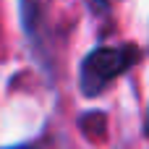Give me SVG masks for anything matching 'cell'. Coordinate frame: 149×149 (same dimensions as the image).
Listing matches in <instances>:
<instances>
[{
    "instance_id": "1",
    "label": "cell",
    "mask_w": 149,
    "mask_h": 149,
    "mask_svg": "<svg viewBox=\"0 0 149 149\" xmlns=\"http://www.w3.org/2000/svg\"><path fill=\"white\" fill-rule=\"evenodd\" d=\"M139 58L136 45H100L79 65V89L84 97H100L115 79L128 73Z\"/></svg>"
},
{
    "instance_id": "2",
    "label": "cell",
    "mask_w": 149,
    "mask_h": 149,
    "mask_svg": "<svg viewBox=\"0 0 149 149\" xmlns=\"http://www.w3.org/2000/svg\"><path fill=\"white\" fill-rule=\"evenodd\" d=\"M18 16H21V29L39 60L47 63L45 58V8L42 0H18Z\"/></svg>"
},
{
    "instance_id": "3",
    "label": "cell",
    "mask_w": 149,
    "mask_h": 149,
    "mask_svg": "<svg viewBox=\"0 0 149 149\" xmlns=\"http://www.w3.org/2000/svg\"><path fill=\"white\" fill-rule=\"evenodd\" d=\"M79 126H81V131L89 136V139H102L105 136V126H107V115L105 113H86V115H81L79 118Z\"/></svg>"
},
{
    "instance_id": "4",
    "label": "cell",
    "mask_w": 149,
    "mask_h": 149,
    "mask_svg": "<svg viewBox=\"0 0 149 149\" xmlns=\"http://www.w3.org/2000/svg\"><path fill=\"white\" fill-rule=\"evenodd\" d=\"M89 8L94 13H110V0H89Z\"/></svg>"
},
{
    "instance_id": "5",
    "label": "cell",
    "mask_w": 149,
    "mask_h": 149,
    "mask_svg": "<svg viewBox=\"0 0 149 149\" xmlns=\"http://www.w3.org/2000/svg\"><path fill=\"white\" fill-rule=\"evenodd\" d=\"M144 136H149V110H147V120H144Z\"/></svg>"
},
{
    "instance_id": "6",
    "label": "cell",
    "mask_w": 149,
    "mask_h": 149,
    "mask_svg": "<svg viewBox=\"0 0 149 149\" xmlns=\"http://www.w3.org/2000/svg\"><path fill=\"white\" fill-rule=\"evenodd\" d=\"M18 149H34V147H18Z\"/></svg>"
}]
</instances>
